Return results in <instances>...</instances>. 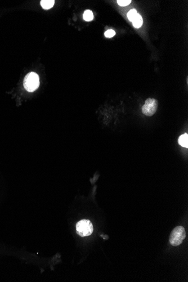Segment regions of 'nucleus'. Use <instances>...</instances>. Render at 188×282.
Returning a JSON list of instances; mask_svg holds the SVG:
<instances>
[{"label":"nucleus","instance_id":"2","mask_svg":"<svg viewBox=\"0 0 188 282\" xmlns=\"http://www.w3.org/2000/svg\"><path fill=\"white\" fill-rule=\"evenodd\" d=\"M186 237L184 228L179 226L175 228L169 236V243L172 246H178L182 244Z\"/></svg>","mask_w":188,"mask_h":282},{"label":"nucleus","instance_id":"5","mask_svg":"<svg viewBox=\"0 0 188 282\" xmlns=\"http://www.w3.org/2000/svg\"><path fill=\"white\" fill-rule=\"evenodd\" d=\"M179 144L181 147H185L186 148H188V134H184L181 135L179 140H178Z\"/></svg>","mask_w":188,"mask_h":282},{"label":"nucleus","instance_id":"1","mask_svg":"<svg viewBox=\"0 0 188 282\" xmlns=\"http://www.w3.org/2000/svg\"><path fill=\"white\" fill-rule=\"evenodd\" d=\"M24 89L28 92H33L40 86V77L35 72H30L27 74L23 81Z\"/></svg>","mask_w":188,"mask_h":282},{"label":"nucleus","instance_id":"4","mask_svg":"<svg viewBox=\"0 0 188 282\" xmlns=\"http://www.w3.org/2000/svg\"><path fill=\"white\" fill-rule=\"evenodd\" d=\"M158 105V101L157 100L151 98L148 99L142 107L143 114L147 116L154 115L157 111Z\"/></svg>","mask_w":188,"mask_h":282},{"label":"nucleus","instance_id":"3","mask_svg":"<svg viewBox=\"0 0 188 282\" xmlns=\"http://www.w3.org/2000/svg\"><path fill=\"white\" fill-rule=\"evenodd\" d=\"M77 233L81 237H87L90 235L94 231V227L92 222L89 220L83 219L76 224Z\"/></svg>","mask_w":188,"mask_h":282},{"label":"nucleus","instance_id":"11","mask_svg":"<svg viewBox=\"0 0 188 282\" xmlns=\"http://www.w3.org/2000/svg\"><path fill=\"white\" fill-rule=\"evenodd\" d=\"M115 34H116V32L113 30H106L104 33V35L106 38L113 37Z\"/></svg>","mask_w":188,"mask_h":282},{"label":"nucleus","instance_id":"9","mask_svg":"<svg viewBox=\"0 0 188 282\" xmlns=\"http://www.w3.org/2000/svg\"><path fill=\"white\" fill-rule=\"evenodd\" d=\"M138 14V12H136L135 9H132L130 10L127 14V17L128 19L130 22H132L133 20L135 19L136 15Z\"/></svg>","mask_w":188,"mask_h":282},{"label":"nucleus","instance_id":"10","mask_svg":"<svg viewBox=\"0 0 188 282\" xmlns=\"http://www.w3.org/2000/svg\"><path fill=\"white\" fill-rule=\"evenodd\" d=\"M117 4L120 6H127L131 2V0H118L117 1Z\"/></svg>","mask_w":188,"mask_h":282},{"label":"nucleus","instance_id":"8","mask_svg":"<svg viewBox=\"0 0 188 282\" xmlns=\"http://www.w3.org/2000/svg\"><path fill=\"white\" fill-rule=\"evenodd\" d=\"M94 18V14L91 10H87L84 12L83 19L87 22H90Z\"/></svg>","mask_w":188,"mask_h":282},{"label":"nucleus","instance_id":"7","mask_svg":"<svg viewBox=\"0 0 188 282\" xmlns=\"http://www.w3.org/2000/svg\"><path fill=\"white\" fill-rule=\"evenodd\" d=\"M132 22L134 27H135L136 28H139L143 24V20L141 16L138 14Z\"/></svg>","mask_w":188,"mask_h":282},{"label":"nucleus","instance_id":"6","mask_svg":"<svg viewBox=\"0 0 188 282\" xmlns=\"http://www.w3.org/2000/svg\"><path fill=\"white\" fill-rule=\"evenodd\" d=\"M55 1L54 0H42L41 1L42 8L45 10H48L53 7Z\"/></svg>","mask_w":188,"mask_h":282}]
</instances>
